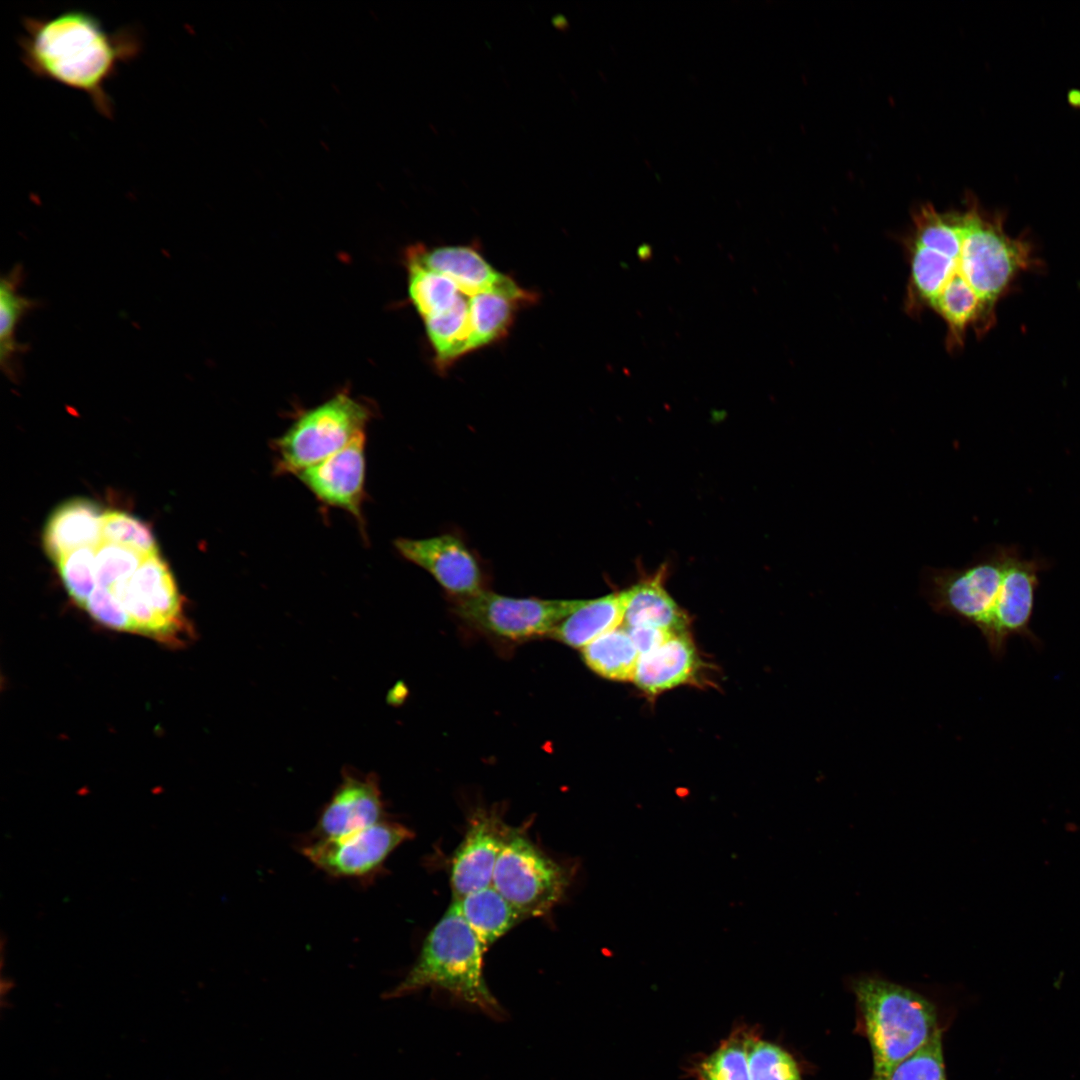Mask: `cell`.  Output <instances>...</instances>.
<instances>
[{
	"label": "cell",
	"instance_id": "obj_18",
	"mask_svg": "<svg viewBox=\"0 0 1080 1080\" xmlns=\"http://www.w3.org/2000/svg\"><path fill=\"white\" fill-rule=\"evenodd\" d=\"M101 515L98 506L88 500H72L59 506L44 531L48 556L56 563L76 549L99 545Z\"/></svg>",
	"mask_w": 1080,
	"mask_h": 1080
},
{
	"label": "cell",
	"instance_id": "obj_4",
	"mask_svg": "<svg viewBox=\"0 0 1080 1080\" xmlns=\"http://www.w3.org/2000/svg\"><path fill=\"white\" fill-rule=\"evenodd\" d=\"M483 949L455 900L425 938L416 962L385 998L440 989L494 1019L505 1016L483 975Z\"/></svg>",
	"mask_w": 1080,
	"mask_h": 1080
},
{
	"label": "cell",
	"instance_id": "obj_5",
	"mask_svg": "<svg viewBox=\"0 0 1080 1080\" xmlns=\"http://www.w3.org/2000/svg\"><path fill=\"white\" fill-rule=\"evenodd\" d=\"M371 414L367 406L339 393L296 418L274 441L279 473L297 475L365 434Z\"/></svg>",
	"mask_w": 1080,
	"mask_h": 1080
},
{
	"label": "cell",
	"instance_id": "obj_10",
	"mask_svg": "<svg viewBox=\"0 0 1080 1080\" xmlns=\"http://www.w3.org/2000/svg\"><path fill=\"white\" fill-rule=\"evenodd\" d=\"M394 546L404 559L427 571L454 598L485 590V575L477 555L456 534L398 538Z\"/></svg>",
	"mask_w": 1080,
	"mask_h": 1080
},
{
	"label": "cell",
	"instance_id": "obj_19",
	"mask_svg": "<svg viewBox=\"0 0 1080 1080\" xmlns=\"http://www.w3.org/2000/svg\"><path fill=\"white\" fill-rule=\"evenodd\" d=\"M625 603L624 590L583 600L550 635L570 647L584 648L601 635L622 625Z\"/></svg>",
	"mask_w": 1080,
	"mask_h": 1080
},
{
	"label": "cell",
	"instance_id": "obj_7",
	"mask_svg": "<svg viewBox=\"0 0 1080 1080\" xmlns=\"http://www.w3.org/2000/svg\"><path fill=\"white\" fill-rule=\"evenodd\" d=\"M1007 548L962 568H928L923 588L938 612L956 616L983 633L1002 584Z\"/></svg>",
	"mask_w": 1080,
	"mask_h": 1080
},
{
	"label": "cell",
	"instance_id": "obj_14",
	"mask_svg": "<svg viewBox=\"0 0 1080 1080\" xmlns=\"http://www.w3.org/2000/svg\"><path fill=\"white\" fill-rule=\"evenodd\" d=\"M408 260L453 280L468 297L481 293H501L522 302L534 298L511 278L497 272L477 250L468 246H445L431 250L415 247Z\"/></svg>",
	"mask_w": 1080,
	"mask_h": 1080
},
{
	"label": "cell",
	"instance_id": "obj_22",
	"mask_svg": "<svg viewBox=\"0 0 1080 1080\" xmlns=\"http://www.w3.org/2000/svg\"><path fill=\"white\" fill-rule=\"evenodd\" d=\"M463 293L446 311L424 320L426 332L440 367L473 351L469 298Z\"/></svg>",
	"mask_w": 1080,
	"mask_h": 1080
},
{
	"label": "cell",
	"instance_id": "obj_16",
	"mask_svg": "<svg viewBox=\"0 0 1080 1080\" xmlns=\"http://www.w3.org/2000/svg\"><path fill=\"white\" fill-rule=\"evenodd\" d=\"M698 667L699 658L687 631L675 632L640 656L633 681L641 690L656 695L693 680Z\"/></svg>",
	"mask_w": 1080,
	"mask_h": 1080
},
{
	"label": "cell",
	"instance_id": "obj_11",
	"mask_svg": "<svg viewBox=\"0 0 1080 1080\" xmlns=\"http://www.w3.org/2000/svg\"><path fill=\"white\" fill-rule=\"evenodd\" d=\"M1040 569L1038 562L1007 548L1002 584L989 623L982 633L995 657L1002 656L1006 641L1012 635L1036 641L1029 625Z\"/></svg>",
	"mask_w": 1080,
	"mask_h": 1080
},
{
	"label": "cell",
	"instance_id": "obj_20",
	"mask_svg": "<svg viewBox=\"0 0 1080 1080\" xmlns=\"http://www.w3.org/2000/svg\"><path fill=\"white\" fill-rule=\"evenodd\" d=\"M453 900L485 951L525 918L492 885Z\"/></svg>",
	"mask_w": 1080,
	"mask_h": 1080
},
{
	"label": "cell",
	"instance_id": "obj_13",
	"mask_svg": "<svg viewBox=\"0 0 1080 1080\" xmlns=\"http://www.w3.org/2000/svg\"><path fill=\"white\" fill-rule=\"evenodd\" d=\"M509 830L495 811L474 812L451 862L453 899L492 885L496 861Z\"/></svg>",
	"mask_w": 1080,
	"mask_h": 1080
},
{
	"label": "cell",
	"instance_id": "obj_29",
	"mask_svg": "<svg viewBox=\"0 0 1080 1080\" xmlns=\"http://www.w3.org/2000/svg\"><path fill=\"white\" fill-rule=\"evenodd\" d=\"M146 557L131 548L101 540L95 553V588L108 589L131 576Z\"/></svg>",
	"mask_w": 1080,
	"mask_h": 1080
},
{
	"label": "cell",
	"instance_id": "obj_12",
	"mask_svg": "<svg viewBox=\"0 0 1080 1080\" xmlns=\"http://www.w3.org/2000/svg\"><path fill=\"white\" fill-rule=\"evenodd\" d=\"M366 433L296 476L323 504L342 509L363 523Z\"/></svg>",
	"mask_w": 1080,
	"mask_h": 1080
},
{
	"label": "cell",
	"instance_id": "obj_15",
	"mask_svg": "<svg viewBox=\"0 0 1080 1080\" xmlns=\"http://www.w3.org/2000/svg\"><path fill=\"white\" fill-rule=\"evenodd\" d=\"M383 809L377 776L345 769L341 783L321 811L314 840L343 837L376 824L384 820Z\"/></svg>",
	"mask_w": 1080,
	"mask_h": 1080
},
{
	"label": "cell",
	"instance_id": "obj_1",
	"mask_svg": "<svg viewBox=\"0 0 1080 1080\" xmlns=\"http://www.w3.org/2000/svg\"><path fill=\"white\" fill-rule=\"evenodd\" d=\"M984 210L967 195L962 208L939 210L931 203L912 210L900 238L908 266L904 310L929 311L945 324V346L955 352L969 329L988 327L999 296L983 259Z\"/></svg>",
	"mask_w": 1080,
	"mask_h": 1080
},
{
	"label": "cell",
	"instance_id": "obj_28",
	"mask_svg": "<svg viewBox=\"0 0 1080 1080\" xmlns=\"http://www.w3.org/2000/svg\"><path fill=\"white\" fill-rule=\"evenodd\" d=\"M100 537L104 542L131 548L145 556L159 553L150 529L125 512L102 513Z\"/></svg>",
	"mask_w": 1080,
	"mask_h": 1080
},
{
	"label": "cell",
	"instance_id": "obj_24",
	"mask_svg": "<svg viewBox=\"0 0 1080 1080\" xmlns=\"http://www.w3.org/2000/svg\"><path fill=\"white\" fill-rule=\"evenodd\" d=\"M522 301L501 293H481L469 298L473 350L502 338L510 328Z\"/></svg>",
	"mask_w": 1080,
	"mask_h": 1080
},
{
	"label": "cell",
	"instance_id": "obj_23",
	"mask_svg": "<svg viewBox=\"0 0 1080 1080\" xmlns=\"http://www.w3.org/2000/svg\"><path fill=\"white\" fill-rule=\"evenodd\" d=\"M585 664L598 675L616 681L634 678L640 653L628 630L619 626L584 647Z\"/></svg>",
	"mask_w": 1080,
	"mask_h": 1080
},
{
	"label": "cell",
	"instance_id": "obj_32",
	"mask_svg": "<svg viewBox=\"0 0 1080 1080\" xmlns=\"http://www.w3.org/2000/svg\"><path fill=\"white\" fill-rule=\"evenodd\" d=\"M626 629L640 656L654 650L675 633L654 627H631Z\"/></svg>",
	"mask_w": 1080,
	"mask_h": 1080
},
{
	"label": "cell",
	"instance_id": "obj_2",
	"mask_svg": "<svg viewBox=\"0 0 1080 1080\" xmlns=\"http://www.w3.org/2000/svg\"><path fill=\"white\" fill-rule=\"evenodd\" d=\"M20 58L37 78L87 95L96 111L112 119L114 103L106 90L122 65L143 50L135 26L107 30L94 14L68 9L48 17H24Z\"/></svg>",
	"mask_w": 1080,
	"mask_h": 1080
},
{
	"label": "cell",
	"instance_id": "obj_31",
	"mask_svg": "<svg viewBox=\"0 0 1080 1080\" xmlns=\"http://www.w3.org/2000/svg\"><path fill=\"white\" fill-rule=\"evenodd\" d=\"M942 1035L943 1029L939 1028L924 1046L893 1070L889 1080H947Z\"/></svg>",
	"mask_w": 1080,
	"mask_h": 1080
},
{
	"label": "cell",
	"instance_id": "obj_25",
	"mask_svg": "<svg viewBox=\"0 0 1080 1080\" xmlns=\"http://www.w3.org/2000/svg\"><path fill=\"white\" fill-rule=\"evenodd\" d=\"M754 1033L745 1028L734 1030L693 1069L697 1080H751L748 1046Z\"/></svg>",
	"mask_w": 1080,
	"mask_h": 1080
},
{
	"label": "cell",
	"instance_id": "obj_6",
	"mask_svg": "<svg viewBox=\"0 0 1080 1080\" xmlns=\"http://www.w3.org/2000/svg\"><path fill=\"white\" fill-rule=\"evenodd\" d=\"M570 872L518 831L509 830L492 886L525 918L549 913L565 896Z\"/></svg>",
	"mask_w": 1080,
	"mask_h": 1080
},
{
	"label": "cell",
	"instance_id": "obj_27",
	"mask_svg": "<svg viewBox=\"0 0 1080 1080\" xmlns=\"http://www.w3.org/2000/svg\"><path fill=\"white\" fill-rule=\"evenodd\" d=\"M751 1080H803L795 1058L781 1046L752 1035L748 1046Z\"/></svg>",
	"mask_w": 1080,
	"mask_h": 1080
},
{
	"label": "cell",
	"instance_id": "obj_3",
	"mask_svg": "<svg viewBox=\"0 0 1080 1080\" xmlns=\"http://www.w3.org/2000/svg\"><path fill=\"white\" fill-rule=\"evenodd\" d=\"M848 986L872 1052L869 1080H889L940 1028L937 1007L921 992L872 973L851 977Z\"/></svg>",
	"mask_w": 1080,
	"mask_h": 1080
},
{
	"label": "cell",
	"instance_id": "obj_8",
	"mask_svg": "<svg viewBox=\"0 0 1080 1080\" xmlns=\"http://www.w3.org/2000/svg\"><path fill=\"white\" fill-rule=\"evenodd\" d=\"M454 599L452 609L461 620L509 640L551 634L583 601L515 598L487 590Z\"/></svg>",
	"mask_w": 1080,
	"mask_h": 1080
},
{
	"label": "cell",
	"instance_id": "obj_17",
	"mask_svg": "<svg viewBox=\"0 0 1080 1080\" xmlns=\"http://www.w3.org/2000/svg\"><path fill=\"white\" fill-rule=\"evenodd\" d=\"M665 569L654 576L625 589V611L622 625L631 627H654L670 632L686 631L687 614L666 591L663 579Z\"/></svg>",
	"mask_w": 1080,
	"mask_h": 1080
},
{
	"label": "cell",
	"instance_id": "obj_30",
	"mask_svg": "<svg viewBox=\"0 0 1080 1080\" xmlns=\"http://www.w3.org/2000/svg\"><path fill=\"white\" fill-rule=\"evenodd\" d=\"M97 546L76 549L55 563L66 591L80 607L95 588L94 561Z\"/></svg>",
	"mask_w": 1080,
	"mask_h": 1080
},
{
	"label": "cell",
	"instance_id": "obj_21",
	"mask_svg": "<svg viewBox=\"0 0 1080 1080\" xmlns=\"http://www.w3.org/2000/svg\"><path fill=\"white\" fill-rule=\"evenodd\" d=\"M22 280L23 269L18 264L0 282V364L3 373L11 380L20 376L17 359L28 348L16 340V327L28 311L39 305L37 300L19 293Z\"/></svg>",
	"mask_w": 1080,
	"mask_h": 1080
},
{
	"label": "cell",
	"instance_id": "obj_9",
	"mask_svg": "<svg viewBox=\"0 0 1080 1080\" xmlns=\"http://www.w3.org/2000/svg\"><path fill=\"white\" fill-rule=\"evenodd\" d=\"M413 837L406 826L384 819L343 837L311 840L301 851L330 876L367 880L382 870L392 851Z\"/></svg>",
	"mask_w": 1080,
	"mask_h": 1080
},
{
	"label": "cell",
	"instance_id": "obj_26",
	"mask_svg": "<svg viewBox=\"0 0 1080 1080\" xmlns=\"http://www.w3.org/2000/svg\"><path fill=\"white\" fill-rule=\"evenodd\" d=\"M409 296L423 319L452 307L461 296L457 284L450 278L408 260Z\"/></svg>",
	"mask_w": 1080,
	"mask_h": 1080
}]
</instances>
